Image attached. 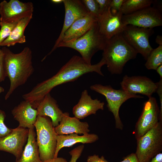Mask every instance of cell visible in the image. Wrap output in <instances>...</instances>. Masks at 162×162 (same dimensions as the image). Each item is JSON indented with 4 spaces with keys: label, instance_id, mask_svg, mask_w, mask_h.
<instances>
[{
    "label": "cell",
    "instance_id": "cell-3",
    "mask_svg": "<svg viewBox=\"0 0 162 162\" xmlns=\"http://www.w3.org/2000/svg\"><path fill=\"white\" fill-rule=\"evenodd\" d=\"M103 51L102 58L112 74H121L126 63L135 59L137 54L121 33L108 39Z\"/></svg>",
    "mask_w": 162,
    "mask_h": 162
},
{
    "label": "cell",
    "instance_id": "cell-15",
    "mask_svg": "<svg viewBox=\"0 0 162 162\" xmlns=\"http://www.w3.org/2000/svg\"><path fill=\"white\" fill-rule=\"evenodd\" d=\"M123 15L121 11L116 14H112L110 7L98 18L97 22L101 34L109 39L121 33L126 26L122 21Z\"/></svg>",
    "mask_w": 162,
    "mask_h": 162
},
{
    "label": "cell",
    "instance_id": "cell-24",
    "mask_svg": "<svg viewBox=\"0 0 162 162\" xmlns=\"http://www.w3.org/2000/svg\"><path fill=\"white\" fill-rule=\"evenodd\" d=\"M153 2L152 0H126L121 11L123 15L130 14L151 6Z\"/></svg>",
    "mask_w": 162,
    "mask_h": 162
},
{
    "label": "cell",
    "instance_id": "cell-18",
    "mask_svg": "<svg viewBox=\"0 0 162 162\" xmlns=\"http://www.w3.org/2000/svg\"><path fill=\"white\" fill-rule=\"evenodd\" d=\"M11 113L14 118L18 122V126L28 129L34 128L38 112L28 102L22 101L13 109Z\"/></svg>",
    "mask_w": 162,
    "mask_h": 162
},
{
    "label": "cell",
    "instance_id": "cell-35",
    "mask_svg": "<svg viewBox=\"0 0 162 162\" xmlns=\"http://www.w3.org/2000/svg\"><path fill=\"white\" fill-rule=\"evenodd\" d=\"M119 162H140L135 153H131L123 158V160Z\"/></svg>",
    "mask_w": 162,
    "mask_h": 162
},
{
    "label": "cell",
    "instance_id": "cell-31",
    "mask_svg": "<svg viewBox=\"0 0 162 162\" xmlns=\"http://www.w3.org/2000/svg\"><path fill=\"white\" fill-rule=\"evenodd\" d=\"M6 76L4 65V53L2 49L0 48V82L4 81Z\"/></svg>",
    "mask_w": 162,
    "mask_h": 162
},
{
    "label": "cell",
    "instance_id": "cell-4",
    "mask_svg": "<svg viewBox=\"0 0 162 162\" xmlns=\"http://www.w3.org/2000/svg\"><path fill=\"white\" fill-rule=\"evenodd\" d=\"M108 40L100 32L97 21L83 35L74 40L62 42L57 48L66 47L75 50L87 64H91L92 56L97 52L103 50Z\"/></svg>",
    "mask_w": 162,
    "mask_h": 162
},
{
    "label": "cell",
    "instance_id": "cell-23",
    "mask_svg": "<svg viewBox=\"0 0 162 162\" xmlns=\"http://www.w3.org/2000/svg\"><path fill=\"white\" fill-rule=\"evenodd\" d=\"M32 18V16L27 17L20 20L10 35L2 42L0 46L9 47L17 43L23 44L26 42L24 31Z\"/></svg>",
    "mask_w": 162,
    "mask_h": 162
},
{
    "label": "cell",
    "instance_id": "cell-19",
    "mask_svg": "<svg viewBox=\"0 0 162 162\" xmlns=\"http://www.w3.org/2000/svg\"><path fill=\"white\" fill-rule=\"evenodd\" d=\"M36 109L38 116L49 117L54 127L59 124L64 113L59 107L56 100L50 93L45 95L38 104Z\"/></svg>",
    "mask_w": 162,
    "mask_h": 162
},
{
    "label": "cell",
    "instance_id": "cell-8",
    "mask_svg": "<svg viewBox=\"0 0 162 162\" xmlns=\"http://www.w3.org/2000/svg\"><path fill=\"white\" fill-rule=\"evenodd\" d=\"M154 33L153 28H146L131 25L126 26L121 34L129 44L146 60L153 49L149 38Z\"/></svg>",
    "mask_w": 162,
    "mask_h": 162
},
{
    "label": "cell",
    "instance_id": "cell-37",
    "mask_svg": "<svg viewBox=\"0 0 162 162\" xmlns=\"http://www.w3.org/2000/svg\"><path fill=\"white\" fill-rule=\"evenodd\" d=\"M148 162H162V153L157 154Z\"/></svg>",
    "mask_w": 162,
    "mask_h": 162
},
{
    "label": "cell",
    "instance_id": "cell-26",
    "mask_svg": "<svg viewBox=\"0 0 162 162\" xmlns=\"http://www.w3.org/2000/svg\"><path fill=\"white\" fill-rule=\"evenodd\" d=\"M19 22H0V46L2 42L10 35Z\"/></svg>",
    "mask_w": 162,
    "mask_h": 162
},
{
    "label": "cell",
    "instance_id": "cell-10",
    "mask_svg": "<svg viewBox=\"0 0 162 162\" xmlns=\"http://www.w3.org/2000/svg\"><path fill=\"white\" fill-rule=\"evenodd\" d=\"M33 11V4L32 2L3 0L0 3V22L19 21L25 17L32 16Z\"/></svg>",
    "mask_w": 162,
    "mask_h": 162
},
{
    "label": "cell",
    "instance_id": "cell-36",
    "mask_svg": "<svg viewBox=\"0 0 162 162\" xmlns=\"http://www.w3.org/2000/svg\"><path fill=\"white\" fill-rule=\"evenodd\" d=\"M40 162H67V161L64 158L57 157Z\"/></svg>",
    "mask_w": 162,
    "mask_h": 162
},
{
    "label": "cell",
    "instance_id": "cell-13",
    "mask_svg": "<svg viewBox=\"0 0 162 162\" xmlns=\"http://www.w3.org/2000/svg\"><path fill=\"white\" fill-rule=\"evenodd\" d=\"M65 8L64 22L61 33L50 51L43 59V60L57 48L62 41L65 32L77 20L86 16L88 12L84 5L79 0H63Z\"/></svg>",
    "mask_w": 162,
    "mask_h": 162
},
{
    "label": "cell",
    "instance_id": "cell-41",
    "mask_svg": "<svg viewBox=\"0 0 162 162\" xmlns=\"http://www.w3.org/2000/svg\"><path fill=\"white\" fill-rule=\"evenodd\" d=\"M4 88L1 86H0V94L2 92H4Z\"/></svg>",
    "mask_w": 162,
    "mask_h": 162
},
{
    "label": "cell",
    "instance_id": "cell-17",
    "mask_svg": "<svg viewBox=\"0 0 162 162\" xmlns=\"http://www.w3.org/2000/svg\"><path fill=\"white\" fill-rule=\"evenodd\" d=\"M89 126L86 122H81L80 119L71 117L68 112H64L59 124L54 127L57 135H67L76 133L83 135L90 131Z\"/></svg>",
    "mask_w": 162,
    "mask_h": 162
},
{
    "label": "cell",
    "instance_id": "cell-32",
    "mask_svg": "<svg viewBox=\"0 0 162 162\" xmlns=\"http://www.w3.org/2000/svg\"><path fill=\"white\" fill-rule=\"evenodd\" d=\"M96 1L99 5L100 15L110 7L111 0H96Z\"/></svg>",
    "mask_w": 162,
    "mask_h": 162
},
{
    "label": "cell",
    "instance_id": "cell-22",
    "mask_svg": "<svg viewBox=\"0 0 162 162\" xmlns=\"http://www.w3.org/2000/svg\"><path fill=\"white\" fill-rule=\"evenodd\" d=\"M36 136L34 128L29 129L28 139L21 156L14 162H40Z\"/></svg>",
    "mask_w": 162,
    "mask_h": 162
},
{
    "label": "cell",
    "instance_id": "cell-2",
    "mask_svg": "<svg viewBox=\"0 0 162 162\" xmlns=\"http://www.w3.org/2000/svg\"><path fill=\"white\" fill-rule=\"evenodd\" d=\"M4 67L10 81L9 88L4 97L8 99L18 87L24 84L33 74L34 68L32 62V52L28 47H25L20 52L14 53L4 46Z\"/></svg>",
    "mask_w": 162,
    "mask_h": 162
},
{
    "label": "cell",
    "instance_id": "cell-27",
    "mask_svg": "<svg viewBox=\"0 0 162 162\" xmlns=\"http://www.w3.org/2000/svg\"><path fill=\"white\" fill-rule=\"evenodd\" d=\"M81 2L88 13L97 19L100 15L99 5L96 0H82Z\"/></svg>",
    "mask_w": 162,
    "mask_h": 162
},
{
    "label": "cell",
    "instance_id": "cell-1",
    "mask_svg": "<svg viewBox=\"0 0 162 162\" xmlns=\"http://www.w3.org/2000/svg\"><path fill=\"white\" fill-rule=\"evenodd\" d=\"M105 64V61L103 58L97 64H89L81 57L74 56L56 74L38 83L30 92L23 95L22 98L36 109L45 95L50 93L53 88L58 86L74 81L83 75L89 73L94 72L104 76L101 68Z\"/></svg>",
    "mask_w": 162,
    "mask_h": 162
},
{
    "label": "cell",
    "instance_id": "cell-33",
    "mask_svg": "<svg viewBox=\"0 0 162 162\" xmlns=\"http://www.w3.org/2000/svg\"><path fill=\"white\" fill-rule=\"evenodd\" d=\"M158 86L156 92L158 93L159 97L160 103V119L162 120V79H160L158 82Z\"/></svg>",
    "mask_w": 162,
    "mask_h": 162
},
{
    "label": "cell",
    "instance_id": "cell-5",
    "mask_svg": "<svg viewBox=\"0 0 162 162\" xmlns=\"http://www.w3.org/2000/svg\"><path fill=\"white\" fill-rule=\"evenodd\" d=\"M34 126L41 161L54 158L57 134L51 119L47 116H38Z\"/></svg>",
    "mask_w": 162,
    "mask_h": 162
},
{
    "label": "cell",
    "instance_id": "cell-7",
    "mask_svg": "<svg viewBox=\"0 0 162 162\" xmlns=\"http://www.w3.org/2000/svg\"><path fill=\"white\" fill-rule=\"evenodd\" d=\"M90 88L105 97L107 103V106L114 116L115 127L120 130H123V128L119 113L121 106L130 98H143L140 95L129 93L122 89H115L110 85L96 84L91 86Z\"/></svg>",
    "mask_w": 162,
    "mask_h": 162
},
{
    "label": "cell",
    "instance_id": "cell-16",
    "mask_svg": "<svg viewBox=\"0 0 162 162\" xmlns=\"http://www.w3.org/2000/svg\"><path fill=\"white\" fill-rule=\"evenodd\" d=\"M104 102L97 98L92 99L87 90H84L78 103L73 108V113L78 119H83L90 115L95 114L99 110H104Z\"/></svg>",
    "mask_w": 162,
    "mask_h": 162
},
{
    "label": "cell",
    "instance_id": "cell-30",
    "mask_svg": "<svg viewBox=\"0 0 162 162\" xmlns=\"http://www.w3.org/2000/svg\"><path fill=\"white\" fill-rule=\"evenodd\" d=\"M126 0H111L110 5L111 13L115 14L121 11L122 7Z\"/></svg>",
    "mask_w": 162,
    "mask_h": 162
},
{
    "label": "cell",
    "instance_id": "cell-25",
    "mask_svg": "<svg viewBox=\"0 0 162 162\" xmlns=\"http://www.w3.org/2000/svg\"><path fill=\"white\" fill-rule=\"evenodd\" d=\"M145 66L148 70H156L162 64V45L153 49L147 58Z\"/></svg>",
    "mask_w": 162,
    "mask_h": 162
},
{
    "label": "cell",
    "instance_id": "cell-38",
    "mask_svg": "<svg viewBox=\"0 0 162 162\" xmlns=\"http://www.w3.org/2000/svg\"><path fill=\"white\" fill-rule=\"evenodd\" d=\"M156 42L159 45H162V36L158 35L155 39Z\"/></svg>",
    "mask_w": 162,
    "mask_h": 162
},
{
    "label": "cell",
    "instance_id": "cell-28",
    "mask_svg": "<svg viewBox=\"0 0 162 162\" xmlns=\"http://www.w3.org/2000/svg\"><path fill=\"white\" fill-rule=\"evenodd\" d=\"M5 117L4 112L0 109V138L6 136L12 131V129L8 128L4 123Z\"/></svg>",
    "mask_w": 162,
    "mask_h": 162
},
{
    "label": "cell",
    "instance_id": "cell-14",
    "mask_svg": "<svg viewBox=\"0 0 162 162\" xmlns=\"http://www.w3.org/2000/svg\"><path fill=\"white\" fill-rule=\"evenodd\" d=\"M122 89L133 94H141L151 97L156 92L158 82H155L149 78L142 76H129L125 75L120 83Z\"/></svg>",
    "mask_w": 162,
    "mask_h": 162
},
{
    "label": "cell",
    "instance_id": "cell-29",
    "mask_svg": "<svg viewBox=\"0 0 162 162\" xmlns=\"http://www.w3.org/2000/svg\"><path fill=\"white\" fill-rule=\"evenodd\" d=\"M84 146L82 145L78 146L71 150L69 153L71 156L69 162H76L80 156L84 149Z\"/></svg>",
    "mask_w": 162,
    "mask_h": 162
},
{
    "label": "cell",
    "instance_id": "cell-12",
    "mask_svg": "<svg viewBox=\"0 0 162 162\" xmlns=\"http://www.w3.org/2000/svg\"><path fill=\"white\" fill-rule=\"evenodd\" d=\"M29 129L18 126L12 129L6 136L0 138V151L13 154L16 160L21 157L28 138Z\"/></svg>",
    "mask_w": 162,
    "mask_h": 162
},
{
    "label": "cell",
    "instance_id": "cell-39",
    "mask_svg": "<svg viewBox=\"0 0 162 162\" xmlns=\"http://www.w3.org/2000/svg\"><path fill=\"white\" fill-rule=\"evenodd\" d=\"M156 70L160 75V79H162V64L159 66Z\"/></svg>",
    "mask_w": 162,
    "mask_h": 162
},
{
    "label": "cell",
    "instance_id": "cell-20",
    "mask_svg": "<svg viewBox=\"0 0 162 162\" xmlns=\"http://www.w3.org/2000/svg\"><path fill=\"white\" fill-rule=\"evenodd\" d=\"M97 21V19L89 13L77 20L65 32L62 42L70 41L79 38Z\"/></svg>",
    "mask_w": 162,
    "mask_h": 162
},
{
    "label": "cell",
    "instance_id": "cell-6",
    "mask_svg": "<svg viewBox=\"0 0 162 162\" xmlns=\"http://www.w3.org/2000/svg\"><path fill=\"white\" fill-rule=\"evenodd\" d=\"M135 153L140 162H148L162 150V122L136 139Z\"/></svg>",
    "mask_w": 162,
    "mask_h": 162
},
{
    "label": "cell",
    "instance_id": "cell-9",
    "mask_svg": "<svg viewBox=\"0 0 162 162\" xmlns=\"http://www.w3.org/2000/svg\"><path fill=\"white\" fill-rule=\"evenodd\" d=\"M122 21L125 26L153 28L162 25V11L150 6L130 14L123 15Z\"/></svg>",
    "mask_w": 162,
    "mask_h": 162
},
{
    "label": "cell",
    "instance_id": "cell-34",
    "mask_svg": "<svg viewBox=\"0 0 162 162\" xmlns=\"http://www.w3.org/2000/svg\"><path fill=\"white\" fill-rule=\"evenodd\" d=\"M87 162H109L103 156L99 157L98 155L94 154L89 156L87 159Z\"/></svg>",
    "mask_w": 162,
    "mask_h": 162
},
{
    "label": "cell",
    "instance_id": "cell-11",
    "mask_svg": "<svg viewBox=\"0 0 162 162\" xmlns=\"http://www.w3.org/2000/svg\"><path fill=\"white\" fill-rule=\"evenodd\" d=\"M144 104L142 113L136 124L134 134L136 139L142 136L159 121L160 109L157 100L151 97Z\"/></svg>",
    "mask_w": 162,
    "mask_h": 162
},
{
    "label": "cell",
    "instance_id": "cell-21",
    "mask_svg": "<svg viewBox=\"0 0 162 162\" xmlns=\"http://www.w3.org/2000/svg\"><path fill=\"white\" fill-rule=\"evenodd\" d=\"M99 139L98 135L94 134H87L80 136L76 133L67 135H57L55 158L58 157V153L62 148L70 147L78 143H91Z\"/></svg>",
    "mask_w": 162,
    "mask_h": 162
},
{
    "label": "cell",
    "instance_id": "cell-40",
    "mask_svg": "<svg viewBox=\"0 0 162 162\" xmlns=\"http://www.w3.org/2000/svg\"><path fill=\"white\" fill-rule=\"evenodd\" d=\"M52 2L56 4H59L63 2V0H52Z\"/></svg>",
    "mask_w": 162,
    "mask_h": 162
}]
</instances>
